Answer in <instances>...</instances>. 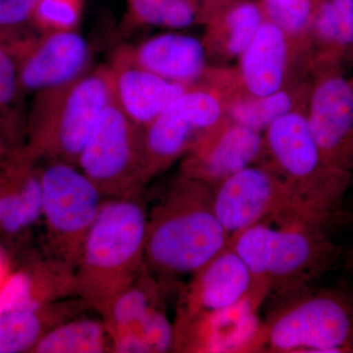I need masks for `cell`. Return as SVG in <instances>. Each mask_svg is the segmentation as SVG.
<instances>
[{"instance_id":"obj_1","label":"cell","mask_w":353,"mask_h":353,"mask_svg":"<svg viewBox=\"0 0 353 353\" xmlns=\"http://www.w3.org/2000/svg\"><path fill=\"white\" fill-rule=\"evenodd\" d=\"M229 243L213 208V188L179 174L148 211L145 265L165 285L194 275Z\"/></svg>"},{"instance_id":"obj_2","label":"cell","mask_w":353,"mask_h":353,"mask_svg":"<svg viewBox=\"0 0 353 353\" xmlns=\"http://www.w3.org/2000/svg\"><path fill=\"white\" fill-rule=\"evenodd\" d=\"M321 221L297 211L270 216L230 239L257 285L277 296L308 287L331 268L340 248Z\"/></svg>"},{"instance_id":"obj_3","label":"cell","mask_w":353,"mask_h":353,"mask_svg":"<svg viewBox=\"0 0 353 353\" xmlns=\"http://www.w3.org/2000/svg\"><path fill=\"white\" fill-rule=\"evenodd\" d=\"M148 217L143 192L104 199L75 270L77 296L97 314L145 268Z\"/></svg>"},{"instance_id":"obj_4","label":"cell","mask_w":353,"mask_h":353,"mask_svg":"<svg viewBox=\"0 0 353 353\" xmlns=\"http://www.w3.org/2000/svg\"><path fill=\"white\" fill-rule=\"evenodd\" d=\"M114 97L108 66L36 94L28 115V148L41 159L78 163L103 109Z\"/></svg>"},{"instance_id":"obj_5","label":"cell","mask_w":353,"mask_h":353,"mask_svg":"<svg viewBox=\"0 0 353 353\" xmlns=\"http://www.w3.org/2000/svg\"><path fill=\"white\" fill-rule=\"evenodd\" d=\"M278 297L260 352H353V292L308 285Z\"/></svg>"},{"instance_id":"obj_6","label":"cell","mask_w":353,"mask_h":353,"mask_svg":"<svg viewBox=\"0 0 353 353\" xmlns=\"http://www.w3.org/2000/svg\"><path fill=\"white\" fill-rule=\"evenodd\" d=\"M267 160L303 201L331 228L340 218L352 175L334 168L316 143L304 111L280 118L264 132Z\"/></svg>"},{"instance_id":"obj_7","label":"cell","mask_w":353,"mask_h":353,"mask_svg":"<svg viewBox=\"0 0 353 353\" xmlns=\"http://www.w3.org/2000/svg\"><path fill=\"white\" fill-rule=\"evenodd\" d=\"M43 253L76 270L104 196L75 165L43 159Z\"/></svg>"},{"instance_id":"obj_8","label":"cell","mask_w":353,"mask_h":353,"mask_svg":"<svg viewBox=\"0 0 353 353\" xmlns=\"http://www.w3.org/2000/svg\"><path fill=\"white\" fill-rule=\"evenodd\" d=\"M77 167L97 185L104 199L145 192L148 182L141 159L139 130L114 97L99 116Z\"/></svg>"},{"instance_id":"obj_9","label":"cell","mask_w":353,"mask_h":353,"mask_svg":"<svg viewBox=\"0 0 353 353\" xmlns=\"http://www.w3.org/2000/svg\"><path fill=\"white\" fill-rule=\"evenodd\" d=\"M225 117V102L217 92L201 82L190 85L161 115L139 130L148 182L185 157L202 134Z\"/></svg>"},{"instance_id":"obj_10","label":"cell","mask_w":353,"mask_h":353,"mask_svg":"<svg viewBox=\"0 0 353 353\" xmlns=\"http://www.w3.org/2000/svg\"><path fill=\"white\" fill-rule=\"evenodd\" d=\"M213 208L230 239L270 216L292 211L324 223L306 208L267 158L213 188Z\"/></svg>"},{"instance_id":"obj_11","label":"cell","mask_w":353,"mask_h":353,"mask_svg":"<svg viewBox=\"0 0 353 353\" xmlns=\"http://www.w3.org/2000/svg\"><path fill=\"white\" fill-rule=\"evenodd\" d=\"M310 77L306 116L313 137L332 166L353 175V75L322 70Z\"/></svg>"},{"instance_id":"obj_12","label":"cell","mask_w":353,"mask_h":353,"mask_svg":"<svg viewBox=\"0 0 353 353\" xmlns=\"http://www.w3.org/2000/svg\"><path fill=\"white\" fill-rule=\"evenodd\" d=\"M267 296L256 292L224 310L174 321L173 352H260L263 321L259 309Z\"/></svg>"},{"instance_id":"obj_13","label":"cell","mask_w":353,"mask_h":353,"mask_svg":"<svg viewBox=\"0 0 353 353\" xmlns=\"http://www.w3.org/2000/svg\"><path fill=\"white\" fill-rule=\"evenodd\" d=\"M264 134L225 117L197 139L181 163V175L214 188L266 159Z\"/></svg>"},{"instance_id":"obj_14","label":"cell","mask_w":353,"mask_h":353,"mask_svg":"<svg viewBox=\"0 0 353 353\" xmlns=\"http://www.w3.org/2000/svg\"><path fill=\"white\" fill-rule=\"evenodd\" d=\"M12 48L25 97L59 87L83 75L90 58L87 41L75 31L34 34Z\"/></svg>"},{"instance_id":"obj_15","label":"cell","mask_w":353,"mask_h":353,"mask_svg":"<svg viewBox=\"0 0 353 353\" xmlns=\"http://www.w3.org/2000/svg\"><path fill=\"white\" fill-rule=\"evenodd\" d=\"M256 292H264L252 271L231 246L192 275L179 294L175 322L189 321L240 303Z\"/></svg>"},{"instance_id":"obj_16","label":"cell","mask_w":353,"mask_h":353,"mask_svg":"<svg viewBox=\"0 0 353 353\" xmlns=\"http://www.w3.org/2000/svg\"><path fill=\"white\" fill-rule=\"evenodd\" d=\"M238 72L243 92L265 97L308 78V60L303 51L273 23L264 20L241 53Z\"/></svg>"},{"instance_id":"obj_17","label":"cell","mask_w":353,"mask_h":353,"mask_svg":"<svg viewBox=\"0 0 353 353\" xmlns=\"http://www.w3.org/2000/svg\"><path fill=\"white\" fill-rule=\"evenodd\" d=\"M108 67L114 99L139 130L148 126L190 88L143 68L134 60L132 46L117 48Z\"/></svg>"},{"instance_id":"obj_18","label":"cell","mask_w":353,"mask_h":353,"mask_svg":"<svg viewBox=\"0 0 353 353\" xmlns=\"http://www.w3.org/2000/svg\"><path fill=\"white\" fill-rule=\"evenodd\" d=\"M41 158L27 145L16 148L1 166L0 234L13 239L43 224Z\"/></svg>"},{"instance_id":"obj_19","label":"cell","mask_w":353,"mask_h":353,"mask_svg":"<svg viewBox=\"0 0 353 353\" xmlns=\"http://www.w3.org/2000/svg\"><path fill=\"white\" fill-rule=\"evenodd\" d=\"M199 24L208 58L225 64L241 57L265 18L255 0H206L199 4Z\"/></svg>"},{"instance_id":"obj_20","label":"cell","mask_w":353,"mask_h":353,"mask_svg":"<svg viewBox=\"0 0 353 353\" xmlns=\"http://www.w3.org/2000/svg\"><path fill=\"white\" fill-rule=\"evenodd\" d=\"M77 296L75 271L44 254L9 274L0 288V315Z\"/></svg>"},{"instance_id":"obj_21","label":"cell","mask_w":353,"mask_h":353,"mask_svg":"<svg viewBox=\"0 0 353 353\" xmlns=\"http://www.w3.org/2000/svg\"><path fill=\"white\" fill-rule=\"evenodd\" d=\"M353 62V0H317L309 34V73L345 72Z\"/></svg>"},{"instance_id":"obj_22","label":"cell","mask_w":353,"mask_h":353,"mask_svg":"<svg viewBox=\"0 0 353 353\" xmlns=\"http://www.w3.org/2000/svg\"><path fill=\"white\" fill-rule=\"evenodd\" d=\"M137 63L171 82L194 85L208 69L202 41L181 34H164L132 46Z\"/></svg>"},{"instance_id":"obj_23","label":"cell","mask_w":353,"mask_h":353,"mask_svg":"<svg viewBox=\"0 0 353 353\" xmlns=\"http://www.w3.org/2000/svg\"><path fill=\"white\" fill-rule=\"evenodd\" d=\"M92 311L74 296L41 307L0 315V353L32 352L44 334L58 325Z\"/></svg>"},{"instance_id":"obj_24","label":"cell","mask_w":353,"mask_h":353,"mask_svg":"<svg viewBox=\"0 0 353 353\" xmlns=\"http://www.w3.org/2000/svg\"><path fill=\"white\" fill-rule=\"evenodd\" d=\"M311 83V77H308L265 97L241 95L227 104L226 116L243 126L264 132L288 114L307 111Z\"/></svg>"},{"instance_id":"obj_25","label":"cell","mask_w":353,"mask_h":353,"mask_svg":"<svg viewBox=\"0 0 353 353\" xmlns=\"http://www.w3.org/2000/svg\"><path fill=\"white\" fill-rule=\"evenodd\" d=\"M164 287L165 285L158 281L145 265L139 277L114 299L101 315L111 340L134 328L155 309L163 306Z\"/></svg>"},{"instance_id":"obj_26","label":"cell","mask_w":353,"mask_h":353,"mask_svg":"<svg viewBox=\"0 0 353 353\" xmlns=\"http://www.w3.org/2000/svg\"><path fill=\"white\" fill-rule=\"evenodd\" d=\"M32 353H113L112 340L101 315L85 313L50 330Z\"/></svg>"},{"instance_id":"obj_27","label":"cell","mask_w":353,"mask_h":353,"mask_svg":"<svg viewBox=\"0 0 353 353\" xmlns=\"http://www.w3.org/2000/svg\"><path fill=\"white\" fill-rule=\"evenodd\" d=\"M128 20L132 26H160L183 29L199 22L194 0H127Z\"/></svg>"},{"instance_id":"obj_28","label":"cell","mask_w":353,"mask_h":353,"mask_svg":"<svg viewBox=\"0 0 353 353\" xmlns=\"http://www.w3.org/2000/svg\"><path fill=\"white\" fill-rule=\"evenodd\" d=\"M25 95L21 90L18 59L12 48L0 41V139L4 134L19 132L23 122L22 103Z\"/></svg>"},{"instance_id":"obj_29","label":"cell","mask_w":353,"mask_h":353,"mask_svg":"<svg viewBox=\"0 0 353 353\" xmlns=\"http://www.w3.org/2000/svg\"><path fill=\"white\" fill-rule=\"evenodd\" d=\"M317 0H259L265 20L273 23L308 60L309 34ZM309 66V63H308Z\"/></svg>"},{"instance_id":"obj_30","label":"cell","mask_w":353,"mask_h":353,"mask_svg":"<svg viewBox=\"0 0 353 353\" xmlns=\"http://www.w3.org/2000/svg\"><path fill=\"white\" fill-rule=\"evenodd\" d=\"M82 16V0H39L32 24L41 34L75 31Z\"/></svg>"},{"instance_id":"obj_31","label":"cell","mask_w":353,"mask_h":353,"mask_svg":"<svg viewBox=\"0 0 353 353\" xmlns=\"http://www.w3.org/2000/svg\"><path fill=\"white\" fill-rule=\"evenodd\" d=\"M39 0H0V41L14 43L34 34L32 19Z\"/></svg>"},{"instance_id":"obj_32","label":"cell","mask_w":353,"mask_h":353,"mask_svg":"<svg viewBox=\"0 0 353 353\" xmlns=\"http://www.w3.org/2000/svg\"><path fill=\"white\" fill-rule=\"evenodd\" d=\"M13 270L12 265L10 263L8 256L4 250L0 248V288L8 278L9 274Z\"/></svg>"},{"instance_id":"obj_33","label":"cell","mask_w":353,"mask_h":353,"mask_svg":"<svg viewBox=\"0 0 353 353\" xmlns=\"http://www.w3.org/2000/svg\"><path fill=\"white\" fill-rule=\"evenodd\" d=\"M347 265L348 270H350V273H352L353 276V245L347 252Z\"/></svg>"},{"instance_id":"obj_34","label":"cell","mask_w":353,"mask_h":353,"mask_svg":"<svg viewBox=\"0 0 353 353\" xmlns=\"http://www.w3.org/2000/svg\"><path fill=\"white\" fill-rule=\"evenodd\" d=\"M4 152V145L3 143H2L1 139H0V155L2 154Z\"/></svg>"},{"instance_id":"obj_35","label":"cell","mask_w":353,"mask_h":353,"mask_svg":"<svg viewBox=\"0 0 353 353\" xmlns=\"http://www.w3.org/2000/svg\"><path fill=\"white\" fill-rule=\"evenodd\" d=\"M194 1L199 4L201 3V2L206 1V0H194Z\"/></svg>"},{"instance_id":"obj_36","label":"cell","mask_w":353,"mask_h":353,"mask_svg":"<svg viewBox=\"0 0 353 353\" xmlns=\"http://www.w3.org/2000/svg\"><path fill=\"white\" fill-rule=\"evenodd\" d=\"M0 179H1V165H0Z\"/></svg>"}]
</instances>
